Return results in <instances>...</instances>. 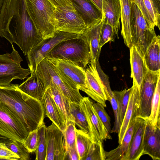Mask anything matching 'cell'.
<instances>
[{"mask_svg": "<svg viewBox=\"0 0 160 160\" xmlns=\"http://www.w3.org/2000/svg\"><path fill=\"white\" fill-rule=\"evenodd\" d=\"M45 58L73 88L82 91L85 87L84 69L69 61L47 57Z\"/></svg>", "mask_w": 160, "mask_h": 160, "instance_id": "cell-11", "label": "cell"}, {"mask_svg": "<svg viewBox=\"0 0 160 160\" xmlns=\"http://www.w3.org/2000/svg\"><path fill=\"white\" fill-rule=\"evenodd\" d=\"M145 6L153 21L155 26L160 29V13L155 8L151 0H143Z\"/></svg>", "mask_w": 160, "mask_h": 160, "instance_id": "cell-40", "label": "cell"}, {"mask_svg": "<svg viewBox=\"0 0 160 160\" xmlns=\"http://www.w3.org/2000/svg\"><path fill=\"white\" fill-rule=\"evenodd\" d=\"M160 71L148 70L139 89V105L138 116L144 119L149 117L151 111L152 99L158 82Z\"/></svg>", "mask_w": 160, "mask_h": 160, "instance_id": "cell-13", "label": "cell"}, {"mask_svg": "<svg viewBox=\"0 0 160 160\" xmlns=\"http://www.w3.org/2000/svg\"><path fill=\"white\" fill-rule=\"evenodd\" d=\"M104 18L98 22L87 27L82 34L87 40L89 47L90 62L91 64H96L98 62L101 50L99 48L100 35Z\"/></svg>", "mask_w": 160, "mask_h": 160, "instance_id": "cell-20", "label": "cell"}, {"mask_svg": "<svg viewBox=\"0 0 160 160\" xmlns=\"http://www.w3.org/2000/svg\"><path fill=\"white\" fill-rule=\"evenodd\" d=\"M132 2L134 3L140 9L144 18L149 27L154 29L155 23L146 9L143 0H131Z\"/></svg>", "mask_w": 160, "mask_h": 160, "instance_id": "cell-43", "label": "cell"}, {"mask_svg": "<svg viewBox=\"0 0 160 160\" xmlns=\"http://www.w3.org/2000/svg\"><path fill=\"white\" fill-rule=\"evenodd\" d=\"M66 160H79L76 148L71 149L67 151Z\"/></svg>", "mask_w": 160, "mask_h": 160, "instance_id": "cell-45", "label": "cell"}, {"mask_svg": "<svg viewBox=\"0 0 160 160\" xmlns=\"http://www.w3.org/2000/svg\"><path fill=\"white\" fill-rule=\"evenodd\" d=\"M92 142L90 135L81 130L76 129V145L79 160H84Z\"/></svg>", "mask_w": 160, "mask_h": 160, "instance_id": "cell-30", "label": "cell"}, {"mask_svg": "<svg viewBox=\"0 0 160 160\" xmlns=\"http://www.w3.org/2000/svg\"><path fill=\"white\" fill-rule=\"evenodd\" d=\"M76 128L74 122L70 121L66 123L65 128L63 132L66 152L71 149L76 148Z\"/></svg>", "mask_w": 160, "mask_h": 160, "instance_id": "cell-35", "label": "cell"}, {"mask_svg": "<svg viewBox=\"0 0 160 160\" xmlns=\"http://www.w3.org/2000/svg\"><path fill=\"white\" fill-rule=\"evenodd\" d=\"M160 76L159 77L152 99L150 115L148 118L154 127H160Z\"/></svg>", "mask_w": 160, "mask_h": 160, "instance_id": "cell-29", "label": "cell"}, {"mask_svg": "<svg viewBox=\"0 0 160 160\" xmlns=\"http://www.w3.org/2000/svg\"><path fill=\"white\" fill-rule=\"evenodd\" d=\"M93 101L89 97H83L80 103L86 116L92 142H98L112 139L110 133L99 118Z\"/></svg>", "mask_w": 160, "mask_h": 160, "instance_id": "cell-12", "label": "cell"}, {"mask_svg": "<svg viewBox=\"0 0 160 160\" xmlns=\"http://www.w3.org/2000/svg\"><path fill=\"white\" fill-rule=\"evenodd\" d=\"M130 63L131 67V77L139 89L146 75L148 69L143 57L134 45L129 48Z\"/></svg>", "mask_w": 160, "mask_h": 160, "instance_id": "cell-21", "label": "cell"}, {"mask_svg": "<svg viewBox=\"0 0 160 160\" xmlns=\"http://www.w3.org/2000/svg\"><path fill=\"white\" fill-rule=\"evenodd\" d=\"M19 88L30 96L41 101L46 91L44 83L37 76L35 72L20 84Z\"/></svg>", "mask_w": 160, "mask_h": 160, "instance_id": "cell-25", "label": "cell"}, {"mask_svg": "<svg viewBox=\"0 0 160 160\" xmlns=\"http://www.w3.org/2000/svg\"><path fill=\"white\" fill-rule=\"evenodd\" d=\"M0 142L4 143L9 149L18 155L19 160L30 159V153L22 142L7 138L0 140Z\"/></svg>", "mask_w": 160, "mask_h": 160, "instance_id": "cell-33", "label": "cell"}, {"mask_svg": "<svg viewBox=\"0 0 160 160\" xmlns=\"http://www.w3.org/2000/svg\"><path fill=\"white\" fill-rule=\"evenodd\" d=\"M0 36L20 48L31 46L39 41L40 36L27 12L24 0H3Z\"/></svg>", "mask_w": 160, "mask_h": 160, "instance_id": "cell-1", "label": "cell"}, {"mask_svg": "<svg viewBox=\"0 0 160 160\" xmlns=\"http://www.w3.org/2000/svg\"><path fill=\"white\" fill-rule=\"evenodd\" d=\"M6 138L5 137H4V136H2L1 134H0V140H2V139H3Z\"/></svg>", "mask_w": 160, "mask_h": 160, "instance_id": "cell-49", "label": "cell"}, {"mask_svg": "<svg viewBox=\"0 0 160 160\" xmlns=\"http://www.w3.org/2000/svg\"><path fill=\"white\" fill-rule=\"evenodd\" d=\"M121 4V35L124 43L129 48L132 45L131 31V0H120Z\"/></svg>", "mask_w": 160, "mask_h": 160, "instance_id": "cell-27", "label": "cell"}, {"mask_svg": "<svg viewBox=\"0 0 160 160\" xmlns=\"http://www.w3.org/2000/svg\"><path fill=\"white\" fill-rule=\"evenodd\" d=\"M46 160H66L67 152L64 134L53 122L46 128Z\"/></svg>", "mask_w": 160, "mask_h": 160, "instance_id": "cell-14", "label": "cell"}, {"mask_svg": "<svg viewBox=\"0 0 160 160\" xmlns=\"http://www.w3.org/2000/svg\"><path fill=\"white\" fill-rule=\"evenodd\" d=\"M28 133L18 117L0 102V134L22 142Z\"/></svg>", "mask_w": 160, "mask_h": 160, "instance_id": "cell-9", "label": "cell"}, {"mask_svg": "<svg viewBox=\"0 0 160 160\" xmlns=\"http://www.w3.org/2000/svg\"><path fill=\"white\" fill-rule=\"evenodd\" d=\"M102 12L107 22L114 29L118 38L121 8L120 0H102Z\"/></svg>", "mask_w": 160, "mask_h": 160, "instance_id": "cell-24", "label": "cell"}, {"mask_svg": "<svg viewBox=\"0 0 160 160\" xmlns=\"http://www.w3.org/2000/svg\"><path fill=\"white\" fill-rule=\"evenodd\" d=\"M160 36H156L143 56L147 68L148 70L151 71H160Z\"/></svg>", "mask_w": 160, "mask_h": 160, "instance_id": "cell-26", "label": "cell"}, {"mask_svg": "<svg viewBox=\"0 0 160 160\" xmlns=\"http://www.w3.org/2000/svg\"><path fill=\"white\" fill-rule=\"evenodd\" d=\"M46 127L43 122L38 128V144L35 151L36 160H46L47 144L45 133Z\"/></svg>", "mask_w": 160, "mask_h": 160, "instance_id": "cell-34", "label": "cell"}, {"mask_svg": "<svg viewBox=\"0 0 160 160\" xmlns=\"http://www.w3.org/2000/svg\"><path fill=\"white\" fill-rule=\"evenodd\" d=\"M11 45V53L0 55V86L8 85L14 79L27 78L31 74L29 68L22 67L21 63L23 60L12 44Z\"/></svg>", "mask_w": 160, "mask_h": 160, "instance_id": "cell-7", "label": "cell"}, {"mask_svg": "<svg viewBox=\"0 0 160 160\" xmlns=\"http://www.w3.org/2000/svg\"><path fill=\"white\" fill-rule=\"evenodd\" d=\"M147 119L140 117L136 118L129 150L125 160H138L143 155L144 136Z\"/></svg>", "mask_w": 160, "mask_h": 160, "instance_id": "cell-16", "label": "cell"}, {"mask_svg": "<svg viewBox=\"0 0 160 160\" xmlns=\"http://www.w3.org/2000/svg\"><path fill=\"white\" fill-rule=\"evenodd\" d=\"M70 112L75 124L80 129L90 135V130L87 119L80 103L70 102Z\"/></svg>", "mask_w": 160, "mask_h": 160, "instance_id": "cell-31", "label": "cell"}, {"mask_svg": "<svg viewBox=\"0 0 160 160\" xmlns=\"http://www.w3.org/2000/svg\"><path fill=\"white\" fill-rule=\"evenodd\" d=\"M109 101L110 102L112 107L115 118L114 126L112 129L111 132L118 133L121 125L120 123L119 120L118 104L113 94L110 98Z\"/></svg>", "mask_w": 160, "mask_h": 160, "instance_id": "cell-42", "label": "cell"}, {"mask_svg": "<svg viewBox=\"0 0 160 160\" xmlns=\"http://www.w3.org/2000/svg\"><path fill=\"white\" fill-rule=\"evenodd\" d=\"M49 0L55 8L64 7L71 9H74L70 0Z\"/></svg>", "mask_w": 160, "mask_h": 160, "instance_id": "cell-44", "label": "cell"}, {"mask_svg": "<svg viewBox=\"0 0 160 160\" xmlns=\"http://www.w3.org/2000/svg\"><path fill=\"white\" fill-rule=\"evenodd\" d=\"M55 31L81 35L87 27L82 18L74 9L55 8Z\"/></svg>", "mask_w": 160, "mask_h": 160, "instance_id": "cell-10", "label": "cell"}, {"mask_svg": "<svg viewBox=\"0 0 160 160\" xmlns=\"http://www.w3.org/2000/svg\"><path fill=\"white\" fill-rule=\"evenodd\" d=\"M35 72L44 83L46 88L48 84L52 82L58 88L71 102L80 103L83 97L79 90L73 88L45 58L38 64Z\"/></svg>", "mask_w": 160, "mask_h": 160, "instance_id": "cell-5", "label": "cell"}, {"mask_svg": "<svg viewBox=\"0 0 160 160\" xmlns=\"http://www.w3.org/2000/svg\"><path fill=\"white\" fill-rule=\"evenodd\" d=\"M38 129L30 132L22 142L30 153L35 152L38 144Z\"/></svg>", "mask_w": 160, "mask_h": 160, "instance_id": "cell-39", "label": "cell"}, {"mask_svg": "<svg viewBox=\"0 0 160 160\" xmlns=\"http://www.w3.org/2000/svg\"><path fill=\"white\" fill-rule=\"evenodd\" d=\"M72 5L82 18L87 26L102 20L104 14L92 0H70Z\"/></svg>", "mask_w": 160, "mask_h": 160, "instance_id": "cell-18", "label": "cell"}, {"mask_svg": "<svg viewBox=\"0 0 160 160\" xmlns=\"http://www.w3.org/2000/svg\"><path fill=\"white\" fill-rule=\"evenodd\" d=\"M105 152L102 141L92 142L84 160H105Z\"/></svg>", "mask_w": 160, "mask_h": 160, "instance_id": "cell-37", "label": "cell"}, {"mask_svg": "<svg viewBox=\"0 0 160 160\" xmlns=\"http://www.w3.org/2000/svg\"><path fill=\"white\" fill-rule=\"evenodd\" d=\"M135 118L131 120L121 143L116 148L105 152V160H125L132 135Z\"/></svg>", "mask_w": 160, "mask_h": 160, "instance_id": "cell-23", "label": "cell"}, {"mask_svg": "<svg viewBox=\"0 0 160 160\" xmlns=\"http://www.w3.org/2000/svg\"><path fill=\"white\" fill-rule=\"evenodd\" d=\"M27 12L38 33L43 39L54 36L55 8L49 0H24Z\"/></svg>", "mask_w": 160, "mask_h": 160, "instance_id": "cell-3", "label": "cell"}, {"mask_svg": "<svg viewBox=\"0 0 160 160\" xmlns=\"http://www.w3.org/2000/svg\"><path fill=\"white\" fill-rule=\"evenodd\" d=\"M157 11L160 13V0H151Z\"/></svg>", "mask_w": 160, "mask_h": 160, "instance_id": "cell-46", "label": "cell"}, {"mask_svg": "<svg viewBox=\"0 0 160 160\" xmlns=\"http://www.w3.org/2000/svg\"><path fill=\"white\" fill-rule=\"evenodd\" d=\"M46 90L62 112L66 123L70 121L74 122L73 118L70 113L71 102L63 94L58 88L52 82L48 84Z\"/></svg>", "mask_w": 160, "mask_h": 160, "instance_id": "cell-28", "label": "cell"}, {"mask_svg": "<svg viewBox=\"0 0 160 160\" xmlns=\"http://www.w3.org/2000/svg\"><path fill=\"white\" fill-rule=\"evenodd\" d=\"M131 31L132 45L136 46L143 57L153 38L157 35L154 28L149 27L137 5L132 2Z\"/></svg>", "mask_w": 160, "mask_h": 160, "instance_id": "cell-6", "label": "cell"}, {"mask_svg": "<svg viewBox=\"0 0 160 160\" xmlns=\"http://www.w3.org/2000/svg\"><path fill=\"white\" fill-rule=\"evenodd\" d=\"M98 8L102 12V0H92Z\"/></svg>", "mask_w": 160, "mask_h": 160, "instance_id": "cell-47", "label": "cell"}, {"mask_svg": "<svg viewBox=\"0 0 160 160\" xmlns=\"http://www.w3.org/2000/svg\"><path fill=\"white\" fill-rule=\"evenodd\" d=\"M85 86L82 91L97 102L106 107L105 88L96 64L89 65L85 70Z\"/></svg>", "mask_w": 160, "mask_h": 160, "instance_id": "cell-15", "label": "cell"}, {"mask_svg": "<svg viewBox=\"0 0 160 160\" xmlns=\"http://www.w3.org/2000/svg\"><path fill=\"white\" fill-rule=\"evenodd\" d=\"M93 105L99 118L110 133L112 130L110 118L106 112L105 107L98 102H93Z\"/></svg>", "mask_w": 160, "mask_h": 160, "instance_id": "cell-38", "label": "cell"}, {"mask_svg": "<svg viewBox=\"0 0 160 160\" xmlns=\"http://www.w3.org/2000/svg\"><path fill=\"white\" fill-rule=\"evenodd\" d=\"M131 90V87L121 91H113L114 96L118 104L119 120L121 125L128 107Z\"/></svg>", "mask_w": 160, "mask_h": 160, "instance_id": "cell-32", "label": "cell"}, {"mask_svg": "<svg viewBox=\"0 0 160 160\" xmlns=\"http://www.w3.org/2000/svg\"><path fill=\"white\" fill-rule=\"evenodd\" d=\"M19 157L9 149L3 142H0V160H19Z\"/></svg>", "mask_w": 160, "mask_h": 160, "instance_id": "cell-41", "label": "cell"}, {"mask_svg": "<svg viewBox=\"0 0 160 160\" xmlns=\"http://www.w3.org/2000/svg\"><path fill=\"white\" fill-rule=\"evenodd\" d=\"M18 85L0 86V102L18 117L29 133L44 122L45 110L41 101L22 91Z\"/></svg>", "mask_w": 160, "mask_h": 160, "instance_id": "cell-2", "label": "cell"}, {"mask_svg": "<svg viewBox=\"0 0 160 160\" xmlns=\"http://www.w3.org/2000/svg\"><path fill=\"white\" fill-rule=\"evenodd\" d=\"M41 101L46 116L63 132L66 126L65 119L62 112L46 89Z\"/></svg>", "mask_w": 160, "mask_h": 160, "instance_id": "cell-22", "label": "cell"}, {"mask_svg": "<svg viewBox=\"0 0 160 160\" xmlns=\"http://www.w3.org/2000/svg\"><path fill=\"white\" fill-rule=\"evenodd\" d=\"M117 36L116 32L113 28L109 24L104 18L102 25L99 42V48L102 47L107 42H114Z\"/></svg>", "mask_w": 160, "mask_h": 160, "instance_id": "cell-36", "label": "cell"}, {"mask_svg": "<svg viewBox=\"0 0 160 160\" xmlns=\"http://www.w3.org/2000/svg\"><path fill=\"white\" fill-rule=\"evenodd\" d=\"M144 154L148 155L153 160H160V127H154L148 119L144 136Z\"/></svg>", "mask_w": 160, "mask_h": 160, "instance_id": "cell-17", "label": "cell"}, {"mask_svg": "<svg viewBox=\"0 0 160 160\" xmlns=\"http://www.w3.org/2000/svg\"><path fill=\"white\" fill-rule=\"evenodd\" d=\"M3 0H0V11L2 5Z\"/></svg>", "mask_w": 160, "mask_h": 160, "instance_id": "cell-48", "label": "cell"}, {"mask_svg": "<svg viewBox=\"0 0 160 160\" xmlns=\"http://www.w3.org/2000/svg\"><path fill=\"white\" fill-rule=\"evenodd\" d=\"M46 57L69 61L84 69L90 62V52L87 40L81 34L61 42Z\"/></svg>", "mask_w": 160, "mask_h": 160, "instance_id": "cell-4", "label": "cell"}, {"mask_svg": "<svg viewBox=\"0 0 160 160\" xmlns=\"http://www.w3.org/2000/svg\"><path fill=\"white\" fill-rule=\"evenodd\" d=\"M139 105V89L137 85L133 82L128 107L118 133L119 144L122 142L131 120L138 116Z\"/></svg>", "mask_w": 160, "mask_h": 160, "instance_id": "cell-19", "label": "cell"}, {"mask_svg": "<svg viewBox=\"0 0 160 160\" xmlns=\"http://www.w3.org/2000/svg\"><path fill=\"white\" fill-rule=\"evenodd\" d=\"M80 35L56 31L52 37L42 39L32 48L27 55L28 65L31 73L35 72L38 64L59 43L63 41L78 37Z\"/></svg>", "mask_w": 160, "mask_h": 160, "instance_id": "cell-8", "label": "cell"}]
</instances>
